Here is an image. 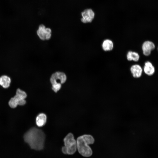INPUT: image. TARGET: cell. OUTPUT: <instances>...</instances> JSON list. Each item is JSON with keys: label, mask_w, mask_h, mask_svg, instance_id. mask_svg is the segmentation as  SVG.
I'll return each instance as SVG.
<instances>
[{"label": "cell", "mask_w": 158, "mask_h": 158, "mask_svg": "<svg viewBox=\"0 0 158 158\" xmlns=\"http://www.w3.org/2000/svg\"><path fill=\"white\" fill-rule=\"evenodd\" d=\"M126 57L128 61H137L139 60L140 56L137 52L129 51L127 53Z\"/></svg>", "instance_id": "obj_14"}, {"label": "cell", "mask_w": 158, "mask_h": 158, "mask_svg": "<svg viewBox=\"0 0 158 158\" xmlns=\"http://www.w3.org/2000/svg\"><path fill=\"white\" fill-rule=\"evenodd\" d=\"M8 104L10 107L12 108H15L18 105L17 102L14 97L10 99Z\"/></svg>", "instance_id": "obj_15"}, {"label": "cell", "mask_w": 158, "mask_h": 158, "mask_svg": "<svg viewBox=\"0 0 158 158\" xmlns=\"http://www.w3.org/2000/svg\"><path fill=\"white\" fill-rule=\"evenodd\" d=\"M155 68L152 63L149 61H147L145 63L144 71L145 73L149 76L153 75L155 72Z\"/></svg>", "instance_id": "obj_12"}, {"label": "cell", "mask_w": 158, "mask_h": 158, "mask_svg": "<svg viewBox=\"0 0 158 158\" xmlns=\"http://www.w3.org/2000/svg\"><path fill=\"white\" fill-rule=\"evenodd\" d=\"M27 94L24 91L20 88H18L16 92V94L14 97L16 99L18 105L23 106L26 103L25 99L27 97Z\"/></svg>", "instance_id": "obj_6"}, {"label": "cell", "mask_w": 158, "mask_h": 158, "mask_svg": "<svg viewBox=\"0 0 158 158\" xmlns=\"http://www.w3.org/2000/svg\"><path fill=\"white\" fill-rule=\"evenodd\" d=\"M155 48L154 44L150 41L144 42L142 45V49L143 54L146 56H149L151 51Z\"/></svg>", "instance_id": "obj_8"}, {"label": "cell", "mask_w": 158, "mask_h": 158, "mask_svg": "<svg viewBox=\"0 0 158 158\" xmlns=\"http://www.w3.org/2000/svg\"><path fill=\"white\" fill-rule=\"evenodd\" d=\"M11 82V78L8 75L4 74L0 76V86L3 88H8L10 86Z\"/></svg>", "instance_id": "obj_9"}, {"label": "cell", "mask_w": 158, "mask_h": 158, "mask_svg": "<svg viewBox=\"0 0 158 158\" xmlns=\"http://www.w3.org/2000/svg\"><path fill=\"white\" fill-rule=\"evenodd\" d=\"M130 71L133 76L135 78H139L142 75V69L139 65L135 64L132 66L130 67Z\"/></svg>", "instance_id": "obj_10"}, {"label": "cell", "mask_w": 158, "mask_h": 158, "mask_svg": "<svg viewBox=\"0 0 158 158\" xmlns=\"http://www.w3.org/2000/svg\"><path fill=\"white\" fill-rule=\"evenodd\" d=\"M94 141L93 137L90 135H84L78 137L76 143L77 149L79 153L85 157L90 156L92 152L89 145L93 144Z\"/></svg>", "instance_id": "obj_2"}, {"label": "cell", "mask_w": 158, "mask_h": 158, "mask_svg": "<svg viewBox=\"0 0 158 158\" xmlns=\"http://www.w3.org/2000/svg\"><path fill=\"white\" fill-rule=\"evenodd\" d=\"M47 116L43 113L39 114L36 116L35 122L37 125L41 127L43 126L46 123L47 121Z\"/></svg>", "instance_id": "obj_11"}, {"label": "cell", "mask_w": 158, "mask_h": 158, "mask_svg": "<svg viewBox=\"0 0 158 158\" xmlns=\"http://www.w3.org/2000/svg\"><path fill=\"white\" fill-rule=\"evenodd\" d=\"M23 138L31 148L39 150L44 147L45 135L41 130L33 127L24 134Z\"/></svg>", "instance_id": "obj_1"}, {"label": "cell", "mask_w": 158, "mask_h": 158, "mask_svg": "<svg viewBox=\"0 0 158 158\" xmlns=\"http://www.w3.org/2000/svg\"><path fill=\"white\" fill-rule=\"evenodd\" d=\"M66 79V76L64 73L57 71L51 75L50 78V81L52 85L58 83L61 84L65 83Z\"/></svg>", "instance_id": "obj_5"}, {"label": "cell", "mask_w": 158, "mask_h": 158, "mask_svg": "<svg viewBox=\"0 0 158 158\" xmlns=\"http://www.w3.org/2000/svg\"><path fill=\"white\" fill-rule=\"evenodd\" d=\"M51 31L49 28H46L43 24L40 25L37 31V34L39 38L42 40H49L51 37Z\"/></svg>", "instance_id": "obj_4"}, {"label": "cell", "mask_w": 158, "mask_h": 158, "mask_svg": "<svg viewBox=\"0 0 158 158\" xmlns=\"http://www.w3.org/2000/svg\"><path fill=\"white\" fill-rule=\"evenodd\" d=\"M61 86L60 83L55 84L52 85V89L55 92H56L61 89Z\"/></svg>", "instance_id": "obj_16"}, {"label": "cell", "mask_w": 158, "mask_h": 158, "mask_svg": "<svg viewBox=\"0 0 158 158\" xmlns=\"http://www.w3.org/2000/svg\"><path fill=\"white\" fill-rule=\"evenodd\" d=\"M82 18H81V21L84 23L91 22L95 16V13L90 9H87L84 10L81 13Z\"/></svg>", "instance_id": "obj_7"}, {"label": "cell", "mask_w": 158, "mask_h": 158, "mask_svg": "<svg viewBox=\"0 0 158 158\" xmlns=\"http://www.w3.org/2000/svg\"><path fill=\"white\" fill-rule=\"evenodd\" d=\"M102 47L104 51H110L112 50L114 48V44L111 40L106 39L103 42Z\"/></svg>", "instance_id": "obj_13"}, {"label": "cell", "mask_w": 158, "mask_h": 158, "mask_svg": "<svg viewBox=\"0 0 158 158\" xmlns=\"http://www.w3.org/2000/svg\"><path fill=\"white\" fill-rule=\"evenodd\" d=\"M64 146L62 148V152L65 154H73L77 150L76 141L72 133H69L63 140Z\"/></svg>", "instance_id": "obj_3"}]
</instances>
